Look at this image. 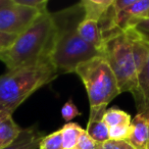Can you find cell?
<instances>
[{
  "instance_id": "4",
  "label": "cell",
  "mask_w": 149,
  "mask_h": 149,
  "mask_svg": "<svg viewBox=\"0 0 149 149\" xmlns=\"http://www.w3.org/2000/svg\"><path fill=\"white\" fill-rule=\"evenodd\" d=\"M102 36V55L116 76L120 93L129 92L134 97L137 90V65L132 32L130 29L123 31L116 28Z\"/></svg>"
},
{
  "instance_id": "25",
  "label": "cell",
  "mask_w": 149,
  "mask_h": 149,
  "mask_svg": "<svg viewBox=\"0 0 149 149\" xmlns=\"http://www.w3.org/2000/svg\"><path fill=\"white\" fill-rule=\"evenodd\" d=\"M15 0H0V11L5 10L7 8L15 6Z\"/></svg>"
},
{
  "instance_id": "10",
  "label": "cell",
  "mask_w": 149,
  "mask_h": 149,
  "mask_svg": "<svg viewBox=\"0 0 149 149\" xmlns=\"http://www.w3.org/2000/svg\"><path fill=\"white\" fill-rule=\"evenodd\" d=\"M78 33L86 43L102 53L104 40L97 21L84 17V19L78 26Z\"/></svg>"
},
{
  "instance_id": "14",
  "label": "cell",
  "mask_w": 149,
  "mask_h": 149,
  "mask_svg": "<svg viewBox=\"0 0 149 149\" xmlns=\"http://www.w3.org/2000/svg\"><path fill=\"white\" fill-rule=\"evenodd\" d=\"M113 0H83L81 5L85 13V19H91L99 22L108 8L112 5Z\"/></svg>"
},
{
  "instance_id": "1",
  "label": "cell",
  "mask_w": 149,
  "mask_h": 149,
  "mask_svg": "<svg viewBox=\"0 0 149 149\" xmlns=\"http://www.w3.org/2000/svg\"><path fill=\"white\" fill-rule=\"evenodd\" d=\"M57 33L51 55V62L58 74L74 72L79 64L102 55L86 43L78 33V26L85 17L81 3L53 13Z\"/></svg>"
},
{
  "instance_id": "7",
  "label": "cell",
  "mask_w": 149,
  "mask_h": 149,
  "mask_svg": "<svg viewBox=\"0 0 149 149\" xmlns=\"http://www.w3.org/2000/svg\"><path fill=\"white\" fill-rule=\"evenodd\" d=\"M134 100L138 113L149 118V43L146 56L137 72V90Z\"/></svg>"
},
{
  "instance_id": "13",
  "label": "cell",
  "mask_w": 149,
  "mask_h": 149,
  "mask_svg": "<svg viewBox=\"0 0 149 149\" xmlns=\"http://www.w3.org/2000/svg\"><path fill=\"white\" fill-rule=\"evenodd\" d=\"M104 113H90L88 120L87 134L97 143L98 145L103 144L109 140V128L103 122Z\"/></svg>"
},
{
  "instance_id": "6",
  "label": "cell",
  "mask_w": 149,
  "mask_h": 149,
  "mask_svg": "<svg viewBox=\"0 0 149 149\" xmlns=\"http://www.w3.org/2000/svg\"><path fill=\"white\" fill-rule=\"evenodd\" d=\"M42 15L44 13L37 9L22 6L15 3V6L0 11V32L21 35Z\"/></svg>"
},
{
  "instance_id": "11",
  "label": "cell",
  "mask_w": 149,
  "mask_h": 149,
  "mask_svg": "<svg viewBox=\"0 0 149 149\" xmlns=\"http://www.w3.org/2000/svg\"><path fill=\"white\" fill-rule=\"evenodd\" d=\"M44 135L38 129V125H33L23 129L15 142L2 149H36L39 147Z\"/></svg>"
},
{
  "instance_id": "3",
  "label": "cell",
  "mask_w": 149,
  "mask_h": 149,
  "mask_svg": "<svg viewBox=\"0 0 149 149\" xmlns=\"http://www.w3.org/2000/svg\"><path fill=\"white\" fill-rule=\"evenodd\" d=\"M51 61L7 70L0 76V111L13 114L24 101L58 77Z\"/></svg>"
},
{
  "instance_id": "23",
  "label": "cell",
  "mask_w": 149,
  "mask_h": 149,
  "mask_svg": "<svg viewBox=\"0 0 149 149\" xmlns=\"http://www.w3.org/2000/svg\"><path fill=\"white\" fill-rule=\"evenodd\" d=\"M76 149H99V145L87 134L85 130L80 137Z\"/></svg>"
},
{
  "instance_id": "12",
  "label": "cell",
  "mask_w": 149,
  "mask_h": 149,
  "mask_svg": "<svg viewBox=\"0 0 149 149\" xmlns=\"http://www.w3.org/2000/svg\"><path fill=\"white\" fill-rule=\"evenodd\" d=\"M22 130L23 129L13 120V114L0 111V149L15 142Z\"/></svg>"
},
{
  "instance_id": "9",
  "label": "cell",
  "mask_w": 149,
  "mask_h": 149,
  "mask_svg": "<svg viewBox=\"0 0 149 149\" xmlns=\"http://www.w3.org/2000/svg\"><path fill=\"white\" fill-rule=\"evenodd\" d=\"M116 25L118 29L126 31L133 19L146 17L149 13V0H135V2L127 8L116 11Z\"/></svg>"
},
{
  "instance_id": "17",
  "label": "cell",
  "mask_w": 149,
  "mask_h": 149,
  "mask_svg": "<svg viewBox=\"0 0 149 149\" xmlns=\"http://www.w3.org/2000/svg\"><path fill=\"white\" fill-rule=\"evenodd\" d=\"M39 149H63L61 131L57 130L44 136L39 144Z\"/></svg>"
},
{
  "instance_id": "24",
  "label": "cell",
  "mask_w": 149,
  "mask_h": 149,
  "mask_svg": "<svg viewBox=\"0 0 149 149\" xmlns=\"http://www.w3.org/2000/svg\"><path fill=\"white\" fill-rule=\"evenodd\" d=\"M19 35H13V34H7V33H2L0 32V51L9 48L15 41L17 40Z\"/></svg>"
},
{
  "instance_id": "5",
  "label": "cell",
  "mask_w": 149,
  "mask_h": 149,
  "mask_svg": "<svg viewBox=\"0 0 149 149\" xmlns=\"http://www.w3.org/2000/svg\"><path fill=\"white\" fill-rule=\"evenodd\" d=\"M74 74L86 88L90 113H104L108 104L120 94L116 76L103 55L79 64Z\"/></svg>"
},
{
  "instance_id": "26",
  "label": "cell",
  "mask_w": 149,
  "mask_h": 149,
  "mask_svg": "<svg viewBox=\"0 0 149 149\" xmlns=\"http://www.w3.org/2000/svg\"><path fill=\"white\" fill-rule=\"evenodd\" d=\"M146 149H149V144H148V146H147V148Z\"/></svg>"
},
{
  "instance_id": "8",
  "label": "cell",
  "mask_w": 149,
  "mask_h": 149,
  "mask_svg": "<svg viewBox=\"0 0 149 149\" xmlns=\"http://www.w3.org/2000/svg\"><path fill=\"white\" fill-rule=\"evenodd\" d=\"M128 141L135 149H146L149 144V118L138 113L132 118Z\"/></svg>"
},
{
  "instance_id": "15",
  "label": "cell",
  "mask_w": 149,
  "mask_h": 149,
  "mask_svg": "<svg viewBox=\"0 0 149 149\" xmlns=\"http://www.w3.org/2000/svg\"><path fill=\"white\" fill-rule=\"evenodd\" d=\"M63 149H76L81 135L85 130L76 123H66L61 129Z\"/></svg>"
},
{
  "instance_id": "16",
  "label": "cell",
  "mask_w": 149,
  "mask_h": 149,
  "mask_svg": "<svg viewBox=\"0 0 149 149\" xmlns=\"http://www.w3.org/2000/svg\"><path fill=\"white\" fill-rule=\"evenodd\" d=\"M131 116L118 107H109L103 114V122L108 128L116 126H130Z\"/></svg>"
},
{
  "instance_id": "20",
  "label": "cell",
  "mask_w": 149,
  "mask_h": 149,
  "mask_svg": "<svg viewBox=\"0 0 149 149\" xmlns=\"http://www.w3.org/2000/svg\"><path fill=\"white\" fill-rule=\"evenodd\" d=\"M15 3L22 6L30 7V8L37 9L42 13H49L47 8L48 0H15Z\"/></svg>"
},
{
  "instance_id": "18",
  "label": "cell",
  "mask_w": 149,
  "mask_h": 149,
  "mask_svg": "<svg viewBox=\"0 0 149 149\" xmlns=\"http://www.w3.org/2000/svg\"><path fill=\"white\" fill-rule=\"evenodd\" d=\"M129 29H132L139 37L145 42L149 43V17L133 19L130 23Z\"/></svg>"
},
{
  "instance_id": "2",
  "label": "cell",
  "mask_w": 149,
  "mask_h": 149,
  "mask_svg": "<svg viewBox=\"0 0 149 149\" xmlns=\"http://www.w3.org/2000/svg\"><path fill=\"white\" fill-rule=\"evenodd\" d=\"M56 33L57 27L53 13H44L17 36L10 47L0 51V61L8 70L51 61Z\"/></svg>"
},
{
  "instance_id": "21",
  "label": "cell",
  "mask_w": 149,
  "mask_h": 149,
  "mask_svg": "<svg viewBox=\"0 0 149 149\" xmlns=\"http://www.w3.org/2000/svg\"><path fill=\"white\" fill-rule=\"evenodd\" d=\"M130 126H116L109 128L110 140H128Z\"/></svg>"
},
{
  "instance_id": "27",
  "label": "cell",
  "mask_w": 149,
  "mask_h": 149,
  "mask_svg": "<svg viewBox=\"0 0 149 149\" xmlns=\"http://www.w3.org/2000/svg\"><path fill=\"white\" fill-rule=\"evenodd\" d=\"M147 17H149V13H148V15H147Z\"/></svg>"
},
{
  "instance_id": "22",
  "label": "cell",
  "mask_w": 149,
  "mask_h": 149,
  "mask_svg": "<svg viewBox=\"0 0 149 149\" xmlns=\"http://www.w3.org/2000/svg\"><path fill=\"white\" fill-rule=\"evenodd\" d=\"M99 149H135L127 140H108L99 145Z\"/></svg>"
},
{
  "instance_id": "19",
  "label": "cell",
  "mask_w": 149,
  "mask_h": 149,
  "mask_svg": "<svg viewBox=\"0 0 149 149\" xmlns=\"http://www.w3.org/2000/svg\"><path fill=\"white\" fill-rule=\"evenodd\" d=\"M61 116L64 120V122L70 123L72 120H74V118L81 116V112L79 111L78 107L76 106V104L72 102V99H70L68 101H66L65 103L62 105L61 107Z\"/></svg>"
}]
</instances>
